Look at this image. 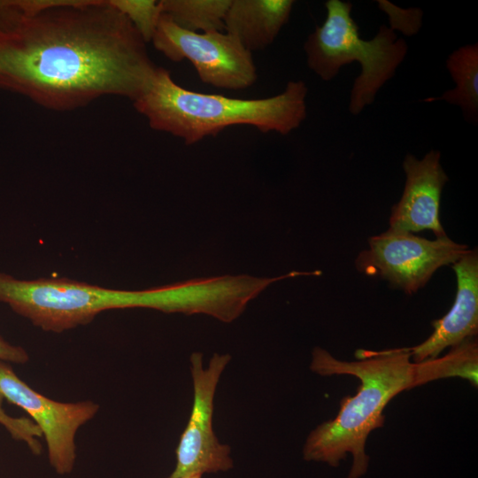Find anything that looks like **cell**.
Segmentation results:
<instances>
[{"instance_id": "obj_4", "label": "cell", "mask_w": 478, "mask_h": 478, "mask_svg": "<svg viewBox=\"0 0 478 478\" xmlns=\"http://www.w3.org/2000/svg\"><path fill=\"white\" fill-rule=\"evenodd\" d=\"M325 7V21L316 26L304 45L307 65L328 81L343 65L359 63L361 72L354 81L349 104V111L357 115L374 102L378 90L395 74L406 55L407 45L385 25L373 39H362L351 16L350 2L328 0Z\"/></svg>"}, {"instance_id": "obj_15", "label": "cell", "mask_w": 478, "mask_h": 478, "mask_svg": "<svg viewBox=\"0 0 478 478\" xmlns=\"http://www.w3.org/2000/svg\"><path fill=\"white\" fill-rule=\"evenodd\" d=\"M162 13L179 27L194 32L222 31L231 0H161Z\"/></svg>"}, {"instance_id": "obj_3", "label": "cell", "mask_w": 478, "mask_h": 478, "mask_svg": "<svg viewBox=\"0 0 478 478\" xmlns=\"http://www.w3.org/2000/svg\"><path fill=\"white\" fill-rule=\"evenodd\" d=\"M307 91L303 81H289L281 93L266 98L205 94L180 86L168 70L158 66L133 104L152 129L192 145L237 125L252 126L262 133L288 135L306 117Z\"/></svg>"}, {"instance_id": "obj_14", "label": "cell", "mask_w": 478, "mask_h": 478, "mask_svg": "<svg viewBox=\"0 0 478 478\" xmlns=\"http://www.w3.org/2000/svg\"><path fill=\"white\" fill-rule=\"evenodd\" d=\"M461 377L478 383V344L474 337L451 347L442 356L414 363L413 388L438 379Z\"/></svg>"}, {"instance_id": "obj_5", "label": "cell", "mask_w": 478, "mask_h": 478, "mask_svg": "<svg viewBox=\"0 0 478 478\" xmlns=\"http://www.w3.org/2000/svg\"><path fill=\"white\" fill-rule=\"evenodd\" d=\"M0 302L44 331L86 325L103 311L154 306L152 289L121 290L66 278L19 280L0 273Z\"/></svg>"}, {"instance_id": "obj_17", "label": "cell", "mask_w": 478, "mask_h": 478, "mask_svg": "<svg viewBox=\"0 0 478 478\" xmlns=\"http://www.w3.org/2000/svg\"><path fill=\"white\" fill-rule=\"evenodd\" d=\"M4 399L0 392V424L6 428L12 438L26 443L32 453L40 455L42 450L39 441L42 437L41 430L31 419L15 418L7 414L3 408Z\"/></svg>"}, {"instance_id": "obj_19", "label": "cell", "mask_w": 478, "mask_h": 478, "mask_svg": "<svg viewBox=\"0 0 478 478\" xmlns=\"http://www.w3.org/2000/svg\"><path fill=\"white\" fill-rule=\"evenodd\" d=\"M29 359L27 351L20 346L11 344L0 336V360L24 364Z\"/></svg>"}, {"instance_id": "obj_6", "label": "cell", "mask_w": 478, "mask_h": 478, "mask_svg": "<svg viewBox=\"0 0 478 478\" xmlns=\"http://www.w3.org/2000/svg\"><path fill=\"white\" fill-rule=\"evenodd\" d=\"M368 243L355 261L357 269L386 280L407 295L423 288L436 270L453 265L470 251L447 235L428 240L392 228L372 236Z\"/></svg>"}, {"instance_id": "obj_9", "label": "cell", "mask_w": 478, "mask_h": 478, "mask_svg": "<svg viewBox=\"0 0 478 478\" xmlns=\"http://www.w3.org/2000/svg\"><path fill=\"white\" fill-rule=\"evenodd\" d=\"M0 392L8 402L22 408L37 425L55 472L60 475L71 474L76 461V433L96 416L99 405L89 400L75 403L52 400L29 387L2 360Z\"/></svg>"}, {"instance_id": "obj_16", "label": "cell", "mask_w": 478, "mask_h": 478, "mask_svg": "<svg viewBox=\"0 0 478 478\" xmlns=\"http://www.w3.org/2000/svg\"><path fill=\"white\" fill-rule=\"evenodd\" d=\"M133 24L143 41L151 42L162 14L159 1L153 0H112Z\"/></svg>"}, {"instance_id": "obj_10", "label": "cell", "mask_w": 478, "mask_h": 478, "mask_svg": "<svg viewBox=\"0 0 478 478\" xmlns=\"http://www.w3.org/2000/svg\"><path fill=\"white\" fill-rule=\"evenodd\" d=\"M441 153L430 150L421 159L407 154L403 161L405 183L402 197L391 210L389 228L410 233L433 231L446 235L440 221V199L448 181L440 163Z\"/></svg>"}, {"instance_id": "obj_11", "label": "cell", "mask_w": 478, "mask_h": 478, "mask_svg": "<svg viewBox=\"0 0 478 478\" xmlns=\"http://www.w3.org/2000/svg\"><path fill=\"white\" fill-rule=\"evenodd\" d=\"M457 293L451 310L432 321L434 332L421 343L408 347L412 362L434 358L448 347L476 336L478 331V254L470 250L452 265Z\"/></svg>"}, {"instance_id": "obj_2", "label": "cell", "mask_w": 478, "mask_h": 478, "mask_svg": "<svg viewBox=\"0 0 478 478\" xmlns=\"http://www.w3.org/2000/svg\"><path fill=\"white\" fill-rule=\"evenodd\" d=\"M357 360L344 361L315 347L310 368L322 375L348 374L360 384L354 396L344 397L337 415L314 428L303 449L306 461L336 467L348 453L352 464L348 478H360L368 469L366 442L370 433L384 424L383 410L401 392L413 389L414 362L407 348L384 351L359 350Z\"/></svg>"}, {"instance_id": "obj_20", "label": "cell", "mask_w": 478, "mask_h": 478, "mask_svg": "<svg viewBox=\"0 0 478 478\" xmlns=\"http://www.w3.org/2000/svg\"><path fill=\"white\" fill-rule=\"evenodd\" d=\"M203 475L201 474H191V475H187V476H184L182 478H202Z\"/></svg>"}, {"instance_id": "obj_8", "label": "cell", "mask_w": 478, "mask_h": 478, "mask_svg": "<svg viewBox=\"0 0 478 478\" xmlns=\"http://www.w3.org/2000/svg\"><path fill=\"white\" fill-rule=\"evenodd\" d=\"M230 358L229 354L214 353L204 367L202 353L191 354L193 405L176 448L175 467L167 478L215 474L233 468L230 447L220 443L212 429L214 395L220 375Z\"/></svg>"}, {"instance_id": "obj_12", "label": "cell", "mask_w": 478, "mask_h": 478, "mask_svg": "<svg viewBox=\"0 0 478 478\" xmlns=\"http://www.w3.org/2000/svg\"><path fill=\"white\" fill-rule=\"evenodd\" d=\"M293 0H231L224 29L246 50H264L289 21Z\"/></svg>"}, {"instance_id": "obj_1", "label": "cell", "mask_w": 478, "mask_h": 478, "mask_svg": "<svg viewBox=\"0 0 478 478\" xmlns=\"http://www.w3.org/2000/svg\"><path fill=\"white\" fill-rule=\"evenodd\" d=\"M156 66L112 0H0V89L54 111L134 101Z\"/></svg>"}, {"instance_id": "obj_7", "label": "cell", "mask_w": 478, "mask_h": 478, "mask_svg": "<svg viewBox=\"0 0 478 478\" xmlns=\"http://www.w3.org/2000/svg\"><path fill=\"white\" fill-rule=\"evenodd\" d=\"M151 42L173 62L190 61L205 84L240 90L257 81L252 53L227 32L187 31L162 13Z\"/></svg>"}, {"instance_id": "obj_13", "label": "cell", "mask_w": 478, "mask_h": 478, "mask_svg": "<svg viewBox=\"0 0 478 478\" xmlns=\"http://www.w3.org/2000/svg\"><path fill=\"white\" fill-rule=\"evenodd\" d=\"M446 66L456 83L440 97H430L427 102L445 100L460 106L467 120L477 119L478 112V45H465L453 51L446 60Z\"/></svg>"}, {"instance_id": "obj_18", "label": "cell", "mask_w": 478, "mask_h": 478, "mask_svg": "<svg viewBox=\"0 0 478 478\" xmlns=\"http://www.w3.org/2000/svg\"><path fill=\"white\" fill-rule=\"evenodd\" d=\"M379 7L389 15L391 29H399L411 35L417 33L421 25L422 12L420 9L403 10L387 1H378Z\"/></svg>"}]
</instances>
